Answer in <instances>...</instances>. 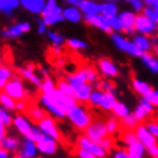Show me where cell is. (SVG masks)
<instances>
[{
    "instance_id": "cb8c5ba5",
    "label": "cell",
    "mask_w": 158,
    "mask_h": 158,
    "mask_svg": "<svg viewBox=\"0 0 158 158\" xmlns=\"http://www.w3.org/2000/svg\"><path fill=\"white\" fill-rule=\"evenodd\" d=\"M115 102H116V100H115V98H114L112 93L107 92V93L103 94L102 101L100 103V107L103 108V109H112Z\"/></svg>"
},
{
    "instance_id": "7402d4cb",
    "label": "cell",
    "mask_w": 158,
    "mask_h": 158,
    "mask_svg": "<svg viewBox=\"0 0 158 158\" xmlns=\"http://www.w3.org/2000/svg\"><path fill=\"white\" fill-rule=\"evenodd\" d=\"M14 124H15V126L17 127V130L20 131L22 134L25 135V136L31 133L32 130L30 128V126L28 125V123L25 122L22 117H16L15 120H14Z\"/></svg>"
},
{
    "instance_id": "9c48e42d",
    "label": "cell",
    "mask_w": 158,
    "mask_h": 158,
    "mask_svg": "<svg viewBox=\"0 0 158 158\" xmlns=\"http://www.w3.org/2000/svg\"><path fill=\"white\" fill-rule=\"evenodd\" d=\"M40 99H41V101H43V103L46 106V107H48L49 109H51L54 114H55L57 117H63V116L67 115V111L64 110L62 107H60L59 104L55 102V100L52 98L51 95H47V94H41L40 95Z\"/></svg>"
},
{
    "instance_id": "1f68e13d",
    "label": "cell",
    "mask_w": 158,
    "mask_h": 158,
    "mask_svg": "<svg viewBox=\"0 0 158 158\" xmlns=\"http://www.w3.org/2000/svg\"><path fill=\"white\" fill-rule=\"evenodd\" d=\"M65 47L70 48V49H72V51H78V49H84V48H86V45H85L83 41L70 39L65 43Z\"/></svg>"
},
{
    "instance_id": "8992f818",
    "label": "cell",
    "mask_w": 158,
    "mask_h": 158,
    "mask_svg": "<svg viewBox=\"0 0 158 158\" xmlns=\"http://www.w3.org/2000/svg\"><path fill=\"white\" fill-rule=\"evenodd\" d=\"M87 24H91V25H95L98 28L102 29L104 32L107 33H112V27H111L109 22H108L107 17L103 15H96V14H86L85 17Z\"/></svg>"
},
{
    "instance_id": "681fc988",
    "label": "cell",
    "mask_w": 158,
    "mask_h": 158,
    "mask_svg": "<svg viewBox=\"0 0 158 158\" xmlns=\"http://www.w3.org/2000/svg\"><path fill=\"white\" fill-rule=\"evenodd\" d=\"M144 2L152 8H158V0H144Z\"/></svg>"
},
{
    "instance_id": "4fadbf2b",
    "label": "cell",
    "mask_w": 158,
    "mask_h": 158,
    "mask_svg": "<svg viewBox=\"0 0 158 158\" xmlns=\"http://www.w3.org/2000/svg\"><path fill=\"white\" fill-rule=\"evenodd\" d=\"M37 147L40 151L43 152H46V154H54L56 151V143L52 140V136L49 138L48 135L47 138H45L44 140H40L38 142H36Z\"/></svg>"
},
{
    "instance_id": "d6986e66",
    "label": "cell",
    "mask_w": 158,
    "mask_h": 158,
    "mask_svg": "<svg viewBox=\"0 0 158 158\" xmlns=\"http://www.w3.org/2000/svg\"><path fill=\"white\" fill-rule=\"evenodd\" d=\"M142 59H143L144 64L150 69L151 71H154V72L158 71V61L151 55L149 52H144V53H143Z\"/></svg>"
},
{
    "instance_id": "bcb514c9",
    "label": "cell",
    "mask_w": 158,
    "mask_h": 158,
    "mask_svg": "<svg viewBox=\"0 0 158 158\" xmlns=\"http://www.w3.org/2000/svg\"><path fill=\"white\" fill-rule=\"evenodd\" d=\"M147 151L149 152L150 156L152 157H158V146L157 143H155V144H150V146H147Z\"/></svg>"
},
{
    "instance_id": "d590c367",
    "label": "cell",
    "mask_w": 158,
    "mask_h": 158,
    "mask_svg": "<svg viewBox=\"0 0 158 158\" xmlns=\"http://www.w3.org/2000/svg\"><path fill=\"white\" fill-rule=\"evenodd\" d=\"M107 20H108V22H109V24H110L114 29L124 31V25H123L120 19H117L115 16H111V17H107Z\"/></svg>"
},
{
    "instance_id": "7a4b0ae2",
    "label": "cell",
    "mask_w": 158,
    "mask_h": 158,
    "mask_svg": "<svg viewBox=\"0 0 158 158\" xmlns=\"http://www.w3.org/2000/svg\"><path fill=\"white\" fill-rule=\"evenodd\" d=\"M88 108L84 107V109L80 106H75V107L70 108L68 110L67 115L69 116V118L73 123L76 128H78L79 131L84 132L89 124L93 120V115L87 112Z\"/></svg>"
},
{
    "instance_id": "2e32d148",
    "label": "cell",
    "mask_w": 158,
    "mask_h": 158,
    "mask_svg": "<svg viewBox=\"0 0 158 158\" xmlns=\"http://www.w3.org/2000/svg\"><path fill=\"white\" fill-rule=\"evenodd\" d=\"M22 4L32 13H40L44 9V0H22Z\"/></svg>"
},
{
    "instance_id": "8fae6325",
    "label": "cell",
    "mask_w": 158,
    "mask_h": 158,
    "mask_svg": "<svg viewBox=\"0 0 158 158\" xmlns=\"http://www.w3.org/2000/svg\"><path fill=\"white\" fill-rule=\"evenodd\" d=\"M135 132H136V134H138L140 141H141V142H142L146 147L157 143L156 139L154 138V135L151 134V133H149V132H148V131H147L146 128L141 125V124H139L138 126L135 127Z\"/></svg>"
},
{
    "instance_id": "f6af8a7d",
    "label": "cell",
    "mask_w": 158,
    "mask_h": 158,
    "mask_svg": "<svg viewBox=\"0 0 158 158\" xmlns=\"http://www.w3.org/2000/svg\"><path fill=\"white\" fill-rule=\"evenodd\" d=\"M141 106H142L144 109H146V111L149 114V115H152L154 114V110H152V104H151L148 100L144 98V99L141 100Z\"/></svg>"
},
{
    "instance_id": "60d3db41",
    "label": "cell",
    "mask_w": 158,
    "mask_h": 158,
    "mask_svg": "<svg viewBox=\"0 0 158 158\" xmlns=\"http://www.w3.org/2000/svg\"><path fill=\"white\" fill-rule=\"evenodd\" d=\"M144 98H146L149 102L152 104V106H156L158 107V92L156 91H150L148 94L144 95Z\"/></svg>"
},
{
    "instance_id": "11a10c76",
    "label": "cell",
    "mask_w": 158,
    "mask_h": 158,
    "mask_svg": "<svg viewBox=\"0 0 158 158\" xmlns=\"http://www.w3.org/2000/svg\"><path fill=\"white\" fill-rule=\"evenodd\" d=\"M109 1H115V0H109Z\"/></svg>"
},
{
    "instance_id": "7bdbcfd3",
    "label": "cell",
    "mask_w": 158,
    "mask_h": 158,
    "mask_svg": "<svg viewBox=\"0 0 158 158\" xmlns=\"http://www.w3.org/2000/svg\"><path fill=\"white\" fill-rule=\"evenodd\" d=\"M48 36H49V38L52 39V41L55 44V45H61V44H63V41H64L63 37L57 35V33H54V32H49V33H48Z\"/></svg>"
},
{
    "instance_id": "74e56055",
    "label": "cell",
    "mask_w": 158,
    "mask_h": 158,
    "mask_svg": "<svg viewBox=\"0 0 158 158\" xmlns=\"http://www.w3.org/2000/svg\"><path fill=\"white\" fill-rule=\"evenodd\" d=\"M143 14L146 16H148L151 21L158 23V8H154V9L146 8V9H143Z\"/></svg>"
},
{
    "instance_id": "52a82bcc",
    "label": "cell",
    "mask_w": 158,
    "mask_h": 158,
    "mask_svg": "<svg viewBox=\"0 0 158 158\" xmlns=\"http://www.w3.org/2000/svg\"><path fill=\"white\" fill-rule=\"evenodd\" d=\"M114 41L116 43V45L118 46V48H120L122 51L124 52H127V53H131V54H133L135 56H142L143 53L144 52L141 49V48L136 46L135 44H132L130 41H127V40L123 39L120 36H114Z\"/></svg>"
},
{
    "instance_id": "30bf717a",
    "label": "cell",
    "mask_w": 158,
    "mask_h": 158,
    "mask_svg": "<svg viewBox=\"0 0 158 158\" xmlns=\"http://www.w3.org/2000/svg\"><path fill=\"white\" fill-rule=\"evenodd\" d=\"M119 19H120L123 25H124V32L131 33V32H133L136 29V27H135V20H136V17H135L134 14L128 12L122 13L120 16H119Z\"/></svg>"
},
{
    "instance_id": "44dd1931",
    "label": "cell",
    "mask_w": 158,
    "mask_h": 158,
    "mask_svg": "<svg viewBox=\"0 0 158 158\" xmlns=\"http://www.w3.org/2000/svg\"><path fill=\"white\" fill-rule=\"evenodd\" d=\"M99 13H101L106 17H111L115 16L117 13V7L114 4H104L99 6Z\"/></svg>"
},
{
    "instance_id": "f907efd6",
    "label": "cell",
    "mask_w": 158,
    "mask_h": 158,
    "mask_svg": "<svg viewBox=\"0 0 158 158\" xmlns=\"http://www.w3.org/2000/svg\"><path fill=\"white\" fill-rule=\"evenodd\" d=\"M7 151H8L7 149H6V150H5V148H2V147H1V151H0V152H1V154H0V156H1V157H2V158L7 157V156H8Z\"/></svg>"
},
{
    "instance_id": "6da1fadb",
    "label": "cell",
    "mask_w": 158,
    "mask_h": 158,
    "mask_svg": "<svg viewBox=\"0 0 158 158\" xmlns=\"http://www.w3.org/2000/svg\"><path fill=\"white\" fill-rule=\"evenodd\" d=\"M84 134L86 135L89 140H92L93 142L100 143L103 139L107 138L109 135L107 122H104L102 117H98V116L93 115V120L85 128Z\"/></svg>"
},
{
    "instance_id": "ba28073f",
    "label": "cell",
    "mask_w": 158,
    "mask_h": 158,
    "mask_svg": "<svg viewBox=\"0 0 158 158\" xmlns=\"http://www.w3.org/2000/svg\"><path fill=\"white\" fill-rule=\"evenodd\" d=\"M135 27H136V30L143 32V33H146V35H150L151 32L155 31V30L157 29L156 22L151 21L148 16H144V15L136 16Z\"/></svg>"
},
{
    "instance_id": "836d02e7",
    "label": "cell",
    "mask_w": 158,
    "mask_h": 158,
    "mask_svg": "<svg viewBox=\"0 0 158 158\" xmlns=\"http://www.w3.org/2000/svg\"><path fill=\"white\" fill-rule=\"evenodd\" d=\"M40 89L43 91L44 94H48L51 95L53 92H54V86H53V83L52 80L48 77L45 78V81H44L43 85H40Z\"/></svg>"
},
{
    "instance_id": "816d5d0a",
    "label": "cell",
    "mask_w": 158,
    "mask_h": 158,
    "mask_svg": "<svg viewBox=\"0 0 158 158\" xmlns=\"http://www.w3.org/2000/svg\"><path fill=\"white\" fill-rule=\"evenodd\" d=\"M45 31V22H40L39 23V33H43Z\"/></svg>"
},
{
    "instance_id": "c3c4849f",
    "label": "cell",
    "mask_w": 158,
    "mask_h": 158,
    "mask_svg": "<svg viewBox=\"0 0 158 158\" xmlns=\"http://www.w3.org/2000/svg\"><path fill=\"white\" fill-rule=\"evenodd\" d=\"M126 1H128L130 4L133 5V7L136 10H141V8H142V1L141 0H126Z\"/></svg>"
},
{
    "instance_id": "f5cc1de1",
    "label": "cell",
    "mask_w": 158,
    "mask_h": 158,
    "mask_svg": "<svg viewBox=\"0 0 158 158\" xmlns=\"http://www.w3.org/2000/svg\"><path fill=\"white\" fill-rule=\"evenodd\" d=\"M67 1H69V2H70V4L79 5V2H80V1H83V0H67Z\"/></svg>"
},
{
    "instance_id": "4316f807",
    "label": "cell",
    "mask_w": 158,
    "mask_h": 158,
    "mask_svg": "<svg viewBox=\"0 0 158 158\" xmlns=\"http://www.w3.org/2000/svg\"><path fill=\"white\" fill-rule=\"evenodd\" d=\"M1 147L7 149V150H14L19 147V141L15 138H9L7 136L6 139H1Z\"/></svg>"
},
{
    "instance_id": "484cf974",
    "label": "cell",
    "mask_w": 158,
    "mask_h": 158,
    "mask_svg": "<svg viewBox=\"0 0 158 158\" xmlns=\"http://www.w3.org/2000/svg\"><path fill=\"white\" fill-rule=\"evenodd\" d=\"M132 83H133V86H134L135 91L139 92L141 95H146L151 91V88L149 85H147L146 83L140 81V80H138V79L133 78L132 79Z\"/></svg>"
},
{
    "instance_id": "e575fe53",
    "label": "cell",
    "mask_w": 158,
    "mask_h": 158,
    "mask_svg": "<svg viewBox=\"0 0 158 158\" xmlns=\"http://www.w3.org/2000/svg\"><path fill=\"white\" fill-rule=\"evenodd\" d=\"M107 126H108L109 135H112L116 133V131L119 130V122L118 120H116L115 118H110L107 122Z\"/></svg>"
},
{
    "instance_id": "d6a6232c",
    "label": "cell",
    "mask_w": 158,
    "mask_h": 158,
    "mask_svg": "<svg viewBox=\"0 0 158 158\" xmlns=\"http://www.w3.org/2000/svg\"><path fill=\"white\" fill-rule=\"evenodd\" d=\"M112 110L115 112L116 115L119 116V117H125V116L128 114V111H127V108L123 104V103H119V102H115L114 104V107H112Z\"/></svg>"
},
{
    "instance_id": "f35d334b",
    "label": "cell",
    "mask_w": 158,
    "mask_h": 158,
    "mask_svg": "<svg viewBox=\"0 0 158 158\" xmlns=\"http://www.w3.org/2000/svg\"><path fill=\"white\" fill-rule=\"evenodd\" d=\"M134 44L141 48L142 51H148L149 49V41L146 38H143V37H135Z\"/></svg>"
},
{
    "instance_id": "4dcf8cb0",
    "label": "cell",
    "mask_w": 158,
    "mask_h": 158,
    "mask_svg": "<svg viewBox=\"0 0 158 158\" xmlns=\"http://www.w3.org/2000/svg\"><path fill=\"white\" fill-rule=\"evenodd\" d=\"M24 155L25 157H32L36 154V147H35V143L33 141H31L30 139H28L25 141V144H24Z\"/></svg>"
},
{
    "instance_id": "5b68a950",
    "label": "cell",
    "mask_w": 158,
    "mask_h": 158,
    "mask_svg": "<svg viewBox=\"0 0 158 158\" xmlns=\"http://www.w3.org/2000/svg\"><path fill=\"white\" fill-rule=\"evenodd\" d=\"M77 144L80 147H83V148H85L86 150L91 151L92 154H94L96 157H106V156L109 155L107 151L103 149L102 147L100 146L99 143L93 142V141L89 140L87 136H81V135H79L78 139H77Z\"/></svg>"
},
{
    "instance_id": "ffe728a7",
    "label": "cell",
    "mask_w": 158,
    "mask_h": 158,
    "mask_svg": "<svg viewBox=\"0 0 158 158\" xmlns=\"http://www.w3.org/2000/svg\"><path fill=\"white\" fill-rule=\"evenodd\" d=\"M62 20H63V16L61 14V9L59 7H56V9L52 13L51 15H47L44 17V22H45V24H47V25H52V24H54Z\"/></svg>"
},
{
    "instance_id": "8d00e7d4",
    "label": "cell",
    "mask_w": 158,
    "mask_h": 158,
    "mask_svg": "<svg viewBox=\"0 0 158 158\" xmlns=\"http://www.w3.org/2000/svg\"><path fill=\"white\" fill-rule=\"evenodd\" d=\"M56 2H55V0H48V2H47V5L44 7V9H43V16L45 17V16H47V15H51L52 13L54 12L56 9Z\"/></svg>"
},
{
    "instance_id": "db71d44e",
    "label": "cell",
    "mask_w": 158,
    "mask_h": 158,
    "mask_svg": "<svg viewBox=\"0 0 158 158\" xmlns=\"http://www.w3.org/2000/svg\"><path fill=\"white\" fill-rule=\"evenodd\" d=\"M154 52H155V54L158 56V46H155V48H154Z\"/></svg>"
},
{
    "instance_id": "e0dca14e",
    "label": "cell",
    "mask_w": 158,
    "mask_h": 158,
    "mask_svg": "<svg viewBox=\"0 0 158 158\" xmlns=\"http://www.w3.org/2000/svg\"><path fill=\"white\" fill-rule=\"evenodd\" d=\"M57 88H59L61 92L65 93V94L75 96V88H73L72 85L70 84L69 79L61 78V77H60V78L57 79Z\"/></svg>"
},
{
    "instance_id": "7c38bea8",
    "label": "cell",
    "mask_w": 158,
    "mask_h": 158,
    "mask_svg": "<svg viewBox=\"0 0 158 158\" xmlns=\"http://www.w3.org/2000/svg\"><path fill=\"white\" fill-rule=\"evenodd\" d=\"M91 84L85 83L83 84L80 87L76 88L75 89V98L78 100L79 102H86L89 101L91 98Z\"/></svg>"
},
{
    "instance_id": "603a6c76",
    "label": "cell",
    "mask_w": 158,
    "mask_h": 158,
    "mask_svg": "<svg viewBox=\"0 0 158 158\" xmlns=\"http://www.w3.org/2000/svg\"><path fill=\"white\" fill-rule=\"evenodd\" d=\"M79 6H80V9L86 14H98L99 13V6L95 5L94 2H91V1H84L83 0L79 2Z\"/></svg>"
},
{
    "instance_id": "9a60e30c",
    "label": "cell",
    "mask_w": 158,
    "mask_h": 158,
    "mask_svg": "<svg viewBox=\"0 0 158 158\" xmlns=\"http://www.w3.org/2000/svg\"><path fill=\"white\" fill-rule=\"evenodd\" d=\"M30 30V25L28 23H21L17 24V25H14L12 28L7 29L4 31V35L6 37H16L21 35V33H24Z\"/></svg>"
},
{
    "instance_id": "5bb4252c",
    "label": "cell",
    "mask_w": 158,
    "mask_h": 158,
    "mask_svg": "<svg viewBox=\"0 0 158 158\" xmlns=\"http://www.w3.org/2000/svg\"><path fill=\"white\" fill-rule=\"evenodd\" d=\"M98 63H99L100 69L102 70L104 75L111 76V77H116V76L118 75L117 68L112 64V62L109 59H100Z\"/></svg>"
},
{
    "instance_id": "ab89813d",
    "label": "cell",
    "mask_w": 158,
    "mask_h": 158,
    "mask_svg": "<svg viewBox=\"0 0 158 158\" xmlns=\"http://www.w3.org/2000/svg\"><path fill=\"white\" fill-rule=\"evenodd\" d=\"M103 92L101 91H98L94 92V93H92L91 94V98H89V101H91L94 106H100V103H101V101H102V98H103Z\"/></svg>"
},
{
    "instance_id": "ac0fdd59",
    "label": "cell",
    "mask_w": 158,
    "mask_h": 158,
    "mask_svg": "<svg viewBox=\"0 0 158 158\" xmlns=\"http://www.w3.org/2000/svg\"><path fill=\"white\" fill-rule=\"evenodd\" d=\"M144 144L142 142H135L130 144L128 147V156L132 158H139L142 157L143 151H144Z\"/></svg>"
},
{
    "instance_id": "7dc6e473",
    "label": "cell",
    "mask_w": 158,
    "mask_h": 158,
    "mask_svg": "<svg viewBox=\"0 0 158 158\" xmlns=\"http://www.w3.org/2000/svg\"><path fill=\"white\" fill-rule=\"evenodd\" d=\"M147 127H148V130H149L151 134L155 135V136H158V125L156 123H149L147 125Z\"/></svg>"
},
{
    "instance_id": "ee69618b",
    "label": "cell",
    "mask_w": 158,
    "mask_h": 158,
    "mask_svg": "<svg viewBox=\"0 0 158 158\" xmlns=\"http://www.w3.org/2000/svg\"><path fill=\"white\" fill-rule=\"evenodd\" d=\"M0 120H1V124H4L5 126H9V125H10V123H12L10 117H9V116H8L4 110L0 111Z\"/></svg>"
},
{
    "instance_id": "d4e9b609",
    "label": "cell",
    "mask_w": 158,
    "mask_h": 158,
    "mask_svg": "<svg viewBox=\"0 0 158 158\" xmlns=\"http://www.w3.org/2000/svg\"><path fill=\"white\" fill-rule=\"evenodd\" d=\"M19 5V0H0V8L1 10L7 14H10L13 9H15Z\"/></svg>"
},
{
    "instance_id": "b9f144b4",
    "label": "cell",
    "mask_w": 158,
    "mask_h": 158,
    "mask_svg": "<svg viewBox=\"0 0 158 158\" xmlns=\"http://www.w3.org/2000/svg\"><path fill=\"white\" fill-rule=\"evenodd\" d=\"M134 115H135V117L138 118V120H142V119L146 118V116L149 115V114L147 112L146 109H144L142 106H140V107L136 108V110H135Z\"/></svg>"
},
{
    "instance_id": "f1b7e54d",
    "label": "cell",
    "mask_w": 158,
    "mask_h": 158,
    "mask_svg": "<svg viewBox=\"0 0 158 158\" xmlns=\"http://www.w3.org/2000/svg\"><path fill=\"white\" fill-rule=\"evenodd\" d=\"M0 101L2 103V106L6 107V109H8V110H14L16 108V102H14L13 98L9 96L8 94H4L2 93L1 96H0Z\"/></svg>"
},
{
    "instance_id": "83f0119b",
    "label": "cell",
    "mask_w": 158,
    "mask_h": 158,
    "mask_svg": "<svg viewBox=\"0 0 158 158\" xmlns=\"http://www.w3.org/2000/svg\"><path fill=\"white\" fill-rule=\"evenodd\" d=\"M12 78V70L6 65H1L0 69V86L4 87L5 84L7 83L9 79Z\"/></svg>"
},
{
    "instance_id": "f546056e",
    "label": "cell",
    "mask_w": 158,
    "mask_h": 158,
    "mask_svg": "<svg viewBox=\"0 0 158 158\" xmlns=\"http://www.w3.org/2000/svg\"><path fill=\"white\" fill-rule=\"evenodd\" d=\"M64 17L68 19L71 22H78L80 20V15H79V12L75 8H68L64 10Z\"/></svg>"
},
{
    "instance_id": "3957f363",
    "label": "cell",
    "mask_w": 158,
    "mask_h": 158,
    "mask_svg": "<svg viewBox=\"0 0 158 158\" xmlns=\"http://www.w3.org/2000/svg\"><path fill=\"white\" fill-rule=\"evenodd\" d=\"M22 76L19 75L16 72V75L12 76V78L8 80L7 83L5 84L2 88V91L6 92V94H8L9 96H12L13 99L16 100H25L28 99L29 96L27 94V92L24 91L23 85H22Z\"/></svg>"
},
{
    "instance_id": "277c9868",
    "label": "cell",
    "mask_w": 158,
    "mask_h": 158,
    "mask_svg": "<svg viewBox=\"0 0 158 158\" xmlns=\"http://www.w3.org/2000/svg\"><path fill=\"white\" fill-rule=\"evenodd\" d=\"M39 126H40V128H41V130H43L47 135L52 136L54 140L59 141L60 143L65 144V141H64L63 135H62V133H60V131H59V128H57V126H56L55 122H54V120H53L49 116H48V117H46V118L43 119V120L40 122Z\"/></svg>"
}]
</instances>
